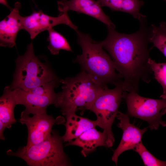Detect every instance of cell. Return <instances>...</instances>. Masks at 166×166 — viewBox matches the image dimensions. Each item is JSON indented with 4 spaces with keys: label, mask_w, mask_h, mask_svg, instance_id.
I'll use <instances>...</instances> for the list:
<instances>
[{
    "label": "cell",
    "mask_w": 166,
    "mask_h": 166,
    "mask_svg": "<svg viewBox=\"0 0 166 166\" xmlns=\"http://www.w3.org/2000/svg\"><path fill=\"white\" fill-rule=\"evenodd\" d=\"M149 63L155 78L160 84L163 89V93L160 97L166 99V62L157 63L150 58Z\"/></svg>",
    "instance_id": "ffe728a7"
},
{
    "label": "cell",
    "mask_w": 166,
    "mask_h": 166,
    "mask_svg": "<svg viewBox=\"0 0 166 166\" xmlns=\"http://www.w3.org/2000/svg\"><path fill=\"white\" fill-rule=\"evenodd\" d=\"M119 120L117 126L121 129L123 135L117 147L115 149L112 160L117 166L119 156L124 152L129 150H134L136 146L142 142L143 134L147 131V128L140 129L129 122L126 114L118 111L116 116Z\"/></svg>",
    "instance_id": "30bf717a"
},
{
    "label": "cell",
    "mask_w": 166,
    "mask_h": 166,
    "mask_svg": "<svg viewBox=\"0 0 166 166\" xmlns=\"http://www.w3.org/2000/svg\"><path fill=\"white\" fill-rule=\"evenodd\" d=\"M63 141L58 132L52 130L44 141L30 146L19 148L15 152L9 149L8 155L20 158L30 166H68L70 160L65 152Z\"/></svg>",
    "instance_id": "277c9868"
},
{
    "label": "cell",
    "mask_w": 166,
    "mask_h": 166,
    "mask_svg": "<svg viewBox=\"0 0 166 166\" xmlns=\"http://www.w3.org/2000/svg\"><path fill=\"white\" fill-rule=\"evenodd\" d=\"M47 31L49 34L48 40L49 42L47 48L52 54H58L61 49L72 51L69 42L63 36L53 28Z\"/></svg>",
    "instance_id": "d6986e66"
},
{
    "label": "cell",
    "mask_w": 166,
    "mask_h": 166,
    "mask_svg": "<svg viewBox=\"0 0 166 166\" xmlns=\"http://www.w3.org/2000/svg\"><path fill=\"white\" fill-rule=\"evenodd\" d=\"M134 150L140 156L145 166H166V161L161 160L154 156L146 149L142 142L136 146Z\"/></svg>",
    "instance_id": "44dd1931"
},
{
    "label": "cell",
    "mask_w": 166,
    "mask_h": 166,
    "mask_svg": "<svg viewBox=\"0 0 166 166\" xmlns=\"http://www.w3.org/2000/svg\"><path fill=\"white\" fill-rule=\"evenodd\" d=\"M21 4L16 2L10 12L0 22V45L12 48L16 45V40L19 31L24 30V17L19 12Z\"/></svg>",
    "instance_id": "4fadbf2b"
},
{
    "label": "cell",
    "mask_w": 166,
    "mask_h": 166,
    "mask_svg": "<svg viewBox=\"0 0 166 166\" xmlns=\"http://www.w3.org/2000/svg\"><path fill=\"white\" fill-rule=\"evenodd\" d=\"M6 127L5 124L1 121H0V139L1 140H4L5 138L4 135V131Z\"/></svg>",
    "instance_id": "7402d4cb"
},
{
    "label": "cell",
    "mask_w": 166,
    "mask_h": 166,
    "mask_svg": "<svg viewBox=\"0 0 166 166\" xmlns=\"http://www.w3.org/2000/svg\"><path fill=\"white\" fill-rule=\"evenodd\" d=\"M108 136L104 131H97L95 128L87 130L74 140L67 142L65 146L75 145L82 148L81 153L86 157L99 146L107 147Z\"/></svg>",
    "instance_id": "5bb4252c"
},
{
    "label": "cell",
    "mask_w": 166,
    "mask_h": 166,
    "mask_svg": "<svg viewBox=\"0 0 166 166\" xmlns=\"http://www.w3.org/2000/svg\"><path fill=\"white\" fill-rule=\"evenodd\" d=\"M65 132L62 136L63 142H69L90 128L97 126V120L93 121L77 115L76 113L65 116Z\"/></svg>",
    "instance_id": "9a60e30c"
},
{
    "label": "cell",
    "mask_w": 166,
    "mask_h": 166,
    "mask_svg": "<svg viewBox=\"0 0 166 166\" xmlns=\"http://www.w3.org/2000/svg\"><path fill=\"white\" fill-rule=\"evenodd\" d=\"M75 31L82 53L77 56L74 61L80 65L82 71L104 85L116 86L121 83L122 78L117 72L111 57L103 50L101 42L94 41L89 34L78 30Z\"/></svg>",
    "instance_id": "3957f363"
},
{
    "label": "cell",
    "mask_w": 166,
    "mask_h": 166,
    "mask_svg": "<svg viewBox=\"0 0 166 166\" xmlns=\"http://www.w3.org/2000/svg\"><path fill=\"white\" fill-rule=\"evenodd\" d=\"M60 13L69 10L84 14L97 19L106 25L115 29V26L104 12L97 1L94 0H61L57 2Z\"/></svg>",
    "instance_id": "8fae6325"
},
{
    "label": "cell",
    "mask_w": 166,
    "mask_h": 166,
    "mask_svg": "<svg viewBox=\"0 0 166 166\" xmlns=\"http://www.w3.org/2000/svg\"><path fill=\"white\" fill-rule=\"evenodd\" d=\"M124 91L122 83L113 89L106 87L98 95L89 110L96 115L97 126L107 133L106 143L108 148L111 147L115 142L112 127L118 111Z\"/></svg>",
    "instance_id": "8992f818"
},
{
    "label": "cell",
    "mask_w": 166,
    "mask_h": 166,
    "mask_svg": "<svg viewBox=\"0 0 166 166\" xmlns=\"http://www.w3.org/2000/svg\"><path fill=\"white\" fill-rule=\"evenodd\" d=\"M16 69L12 84V89L27 90L57 79L45 64L35 55L32 42L24 54L16 60Z\"/></svg>",
    "instance_id": "5b68a950"
},
{
    "label": "cell",
    "mask_w": 166,
    "mask_h": 166,
    "mask_svg": "<svg viewBox=\"0 0 166 166\" xmlns=\"http://www.w3.org/2000/svg\"><path fill=\"white\" fill-rule=\"evenodd\" d=\"M0 3L7 7L10 10H11L13 9H11L9 6L6 0H0Z\"/></svg>",
    "instance_id": "603a6c76"
},
{
    "label": "cell",
    "mask_w": 166,
    "mask_h": 166,
    "mask_svg": "<svg viewBox=\"0 0 166 166\" xmlns=\"http://www.w3.org/2000/svg\"><path fill=\"white\" fill-rule=\"evenodd\" d=\"M30 114L24 111L21 114L19 122L25 124L28 129L27 142L26 146H30L44 141L51 134L52 128L56 121L46 113Z\"/></svg>",
    "instance_id": "ba28073f"
},
{
    "label": "cell",
    "mask_w": 166,
    "mask_h": 166,
    "mask_svg": "<svg viewBox=\"0 0 166 166\" xmlns=\"http://www.w3.org/2000/svg\"><path fill=\"white\" fill-rule=\"evenodd\" d=\"M123 98L127 108L128 116L139 118L147 121L151 130H156L161 125L166 126L161 119L166 113V99H153L141 96L137 93L124 91Z\"/></svg>",
    "instance_id": "52a82bcc"
},
{
    "label": "cell",
    "mask_w": 166,
    "mask_h": 166,
    "mask_svg": "<svg viewBox=\"0 0 166 166\" xmlns=\"http://www.w3.org/2000/svg\"><path fill=\"white\" fill-rule=\"evenodd\" d=\"M101 7L106 6L112 11H120L131 14L140 21L146 16L140 13V9L144 4L140 0H97Z\"/></svg>",
    "instance_id": "2e32d148"
},
{
    "label": "cell",
    "mask_w": 166,
    "mask_h": 166,
    "mask_svg": "<svg viewBox=\"0 0 166 166\" xmlns=\"http://www.w3.org/2000/svg\"><path fill=\"white\" fill-rule=\"evenodd\" d=\"M149 42L161 52L166 57V23L160 22L159 26L152 24Z\"/></svg>",
    "instance_id": "ac0fdd59"
},
{
    "label": "cell",
    "mask_w": 166,
    "mask_h": 166,
    "mask_svg": "<svg viewBox=\"0 0 166 166\" xmlns=\"http://www.w3.org/2000/svg\"><path fill=\"white\" fill-rule=\"evenodd\" d=\"M145 21H140L139 30L131 34L119 33L107 26V36L101 42L122 78L123 89L128 92L138 93L140 82L149 83L154 75L149 63L150 29Z\"/></svg>",
    "instance_id": "6da1fadb"
},
{
    "label": "cell",
    "mask_w": 166,
    "mask_h": 166,
    "mask_svg": "<svg viewBox=\"0 0 166 166\" xmlns=\"http://www.w3.org/2000/svg\"><path fill=\"white\" fill-rule=\"evenodd\" d=\"M62 91L58 93L56 107L60 108L65 116L77 111L82 114L89 110L101 91L107 85H103L84 71L75 76L61 79Z\"/></svg>",
    "instance_id": "7a4b0ae2"
},
{
    "label": "cell",
    "mask_w": 166,
    "mask_h": 166,
    "mask_svg": "<svg viewBox=\"0 0 166 166\" xmlns=\"http://www.w3.org/2000/svg\"><path fill=\"white\" fill-rule=\"evenodd\" d=\"M13 89L17 105H24V111L29 114L46 113L48 106L51 104L55 105L57 101L58 93L40 95L21 89Z\"/></svg>",
    "instance_id": "7c38bea8"
},
{
    "label": "cell",
    "mask_w": 166,
    "mask_h": 166,
    "mask_svg": "<svg viewBox=\"0 0 166 166\" xmlns=\"http://www.w3.org/2000/svg\"><path fill=\"white\" fill-rule=\"evenodd\" d=\"M60 24L67 25L75 30L78 29L71 21L67 13H60L58 16L54 17L40 10L34 11L23 18L24 30L29 34L31 39L42 32Z\"/></svg>",
    "instance_id": "9c48e42d"
},
{
    "label": "cell",
    "mask_w": 166,
    "mask_h": 166,
    "mask_svg": "<svg viewBox=\"0 0 166 166\" xmlns=\"http://www.w3.org/2000/svg\"><path fill=\"white\" fill-rule=\"evenodd\" d=\"M166 1V0H165Z\"/></svg>",
    "instance_id": "cb8c5ba5"
},
{
    "label": "cell",
    "mask_w": 166,
    "mask_h": 166,
    "mask_svg": "<svg viewBox=\"0 0 166 166\" xmlns=\"http://www.w3.org/2000/svg\"><path fill=\"white\" fill-rule=\"evenodd\" d=\"M17 105L14 90L10 86H6L0 98V121L6 128H10L16 122L14 110Z\"/></svg>",
    "instance_id": "e0dca14e"
}]
</instances>
